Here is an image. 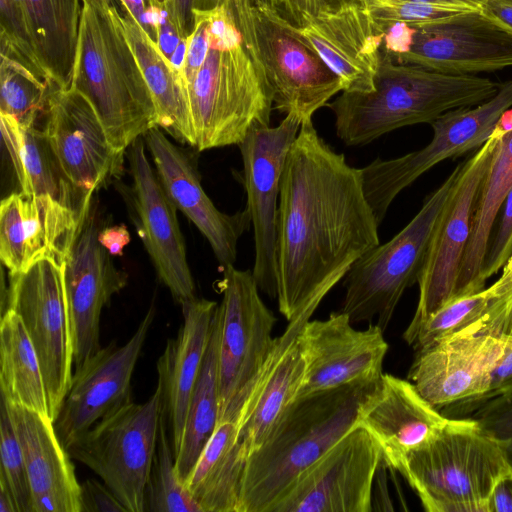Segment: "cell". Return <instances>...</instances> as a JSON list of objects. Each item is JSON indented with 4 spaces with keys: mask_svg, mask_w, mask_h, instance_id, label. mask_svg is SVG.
Wrapping results in <instances>:
<instances>
[{
    "mask_svg": "<svg viewBox=\"0 0 512 512\" xmlns=\"http://www.w3.org/2000/svg\"><path fill=\"white\" fill-rule=\"evenodd\" d=\"M361 169L301 123L280 181L277 305L289 322L316 311L352 265L380 244Z\"/></svg>",
    "mask_w": 512,
    "mask_h": 512,
    "instance_id": "1",
    "label": "cell"
},
{
    "mask_svg": "<svg viewBox=\"0 0 512 512\" xmlns=\"http://www.w3.org/2000/svg\"><path fill=\"white\" fill-rule=\"evenodd\" d=\"M209 49L184 84L195 148L239 145L256 127L270 126L273 92L252 40L242 33L230 2L206 9Z\"/></svg>",
    "mask_w": 512,
    "mask_h": 512,
    "instance_id": "2",
    "label": "cell"
},
{
    "mask_svg": "<svg viewBox=\"0 0 512 512\" xmlns=\"http://www.w3.org/2000/svg\"><path fill=\"white\" fill-rule=\"evenodd\" d=\"M380 379L297 397L248 456L239 512H271L302 473L357 428Z\"/></svg>",
    "mask_w": 512,
    "mask_h": 512,
    "instance_id": "3",
    "label": "cell"
},
{
    "mask_svg": "<svg viewBox=\"0 0 512 512\" xmlns=\"http://www.w3.org/2000/svg\"><path fill=\"white\" fill-rule=\"evenodd\" d=\"M499 88L488 78L399 63L382 49L374 89L342 91L327 106L338 138L347 146H362L396 129L430 124L450 110L481 104Z\"/></svg>",
    "mask_w": 512,
    "mask_h": 512,
    "instance_id": "4",
    "label": "cell"
},
{
    "mask_svg": "<svg viewBox=\"0 0 512 512\" xmlns=\"http://www.w3.org/2000/svg\"><path fill=\"white\" fill-rule=\"evenodd\" d=\"M114 4L113 0H82L70 86L90 100L111 146L124 154L137 138L158 127V117Z\"/></svg>",
    "mask_w": 512,
    "mask_h": 512,
    "instance_id": "5",
    "label": "cell"
},
{
    "mask_svg": "<svg viewBox=\"0 0 512 512\" xmlns=\"http://www.w3.org/2000/svg\"><path fill=\"white\" fill-rule=\"evenodd\" d=\"M509 464L503 443L470 417H450L398 472L427 512H487L493 486Z\"/></svg>",
    "mask_w": 512,
    "mask_h": 512,
    "instance_id": "6",
    "label": "cell"
},
{
    "mask_svg": "<svg viewBox=\"0 0 512 512\" xmlns=\"http://www.w3.org/2000/svg\"><path fill=\"white\" fill-rule=\"evenodd\" d=\"M461 166L462 163L458 164L425 199L400 232L365 253L347 272L340 311L353 324L375 319V324L385 332L403 293L418 281L435 225Z\"/></svg>",
    "mask_w": 512,
    "mask_h": 512,
    "instance_id": "7",
    "label": "cell"
},
{
    "mask_svg": "<svg viewBox=\"0 0 512 512\" xmlns=\"http://www.w3.org/2000/svg\"><path fill=\"white\" fill-rule=\"evenodd\" d=\"M231 5L242 33L255 45L273 92V108L301 123L312 121L317 110L343 91L340 79L278 10L262 0Z\"/></svg>",
    "mask_w": 512,
    "mask_h": 512,
    "instance_id": "8",
    "label": "cell"
},
{
    "mask_svg": "<svg viewBox=\"0 0 512 512\" xmlns=\"http://www.w3.org/2000/svg\"><path fill=\"white\" fill-rule=\"evenodd\" d=\"M160 390L108 413L71 442L69 456L97 474L127 512H144L161 418Z\"/></svg>",
    "mask_w": 512,
    "mask_h": 512,
    "instance_id": "9",
    "label": "cell"
},
{
    "mask_svg": "<svg viewBox=\"0 0 512 512\" xmlns=\"http://www.w3.org/2000/svg\"><path fill=\"white\" fill-rule=\"evenodd\" d=\"M220 282L219 418L236 422L249 386L275 340L277 319L260 296L251 270L229 265Z\"/></svg>",
    "mask_w": 512,
    "mask_h": 512,
    "instance_id": "10",
    "label": "cell"
},
{
    "mask_svg": "<svg viewBox=\"0 0 512 512\" xmlns=\"http://www.w3.org/2000/svg\"><path fill=\"white\" fill-rule=\"evenodd\" d=\"M512 106V80L495 96L471 107L450 110L430 123L431 141L422 149L393 159L376 158L361 168L365 197L380 225L393 200L440 162L479 149Z\"/></svg>",
    "mask_w": 512,
    "mask_h": 512,
    "instance_id": "11",
    "label": "cell"
},
{
    "mask_svg": "<svg viewBox=\"0 0 512 512\" xmlns=\"http://www.w3.org/2000/svg\"><path fill=\"white\" fill-rule=\"evenodd\" d=\"M9 275L6 308L19 315L35 348L54 421L73 377L63 261L44 257Z\"/></svg>",
    "mask_w": 512,
    "mask_h": 512,
    "instance_id": "12",
    "label": "cell"
},
{
    "mask_svg": "<svg viewBox=\"0 0 512 512\" xmlns=\"http://www.w3.org/2000/svg\"><path fill=\"white\" fill-rule=\"evenodd\" d=\"M502 127L462 162L449 197L439 215L418 278L419 298L405 331L415 329L429 315L455 298L463 257L470 239L474 209Z\"/></svg>",
    "mask_w": 512,
    "mask_h": 512,
    "instance_id": "13",
    "label": "cell"
},
{
    "mask_svg": "<svg viewBox=\"0 0 512 512\" xmlns=\"http://www.w3.org/2000/svg\"><path fill=\"white\" fill-rule=\"evenodd\" d=\"M301 127L287 114L276 127H256L238 145L243 162V183L254 232L252 274L260 291L277 297V220L280 181L288 151Z\"/></svg>",
    "mask_w": 512,
    "mask_h": 512,
    "instance_id": "14",
    "label": "cell"
},
{
    "mask_svg": "<svg viewBox=\"0 0 512 512\" xmlns=\"http://www.w3.org/2000/svg\"><path fill=\"white\" fill-rule=\"evenodd\" d=\"M103 226L94 195L63 261L74 370L101 349V311L127 284V274L114 265L112 255L99 242Z\"/></svg>",
    "mask_w": 512,
    "mask_h": 512,
    "instance_id": "15",
    "label": "cell"
},
{
    "mask_svg": "<svg viewBox=\"0 0 512 512\" xmlns=\"http://www.w3.org/2000/svg\"><path fill=\"white\" fill-rule=\"evenodd\" d=\"M380 450L353 429L302 473L271 512H370Z\"/></svg>",
    "mask_w": 512,
    "mask_h": 512,
    "instance_id": "16",
    "label": "cell"
},
{
    "mask_svg": "<svg viewBox=\"0 0 512 512\" xmlns=\"http://www.w3.org/2000/svg\"><path fill=\"white\" fill-rule=\"evenodd\" d=\"M409 52L393 58L450 75L512 67V33L481 9L413 26Z\"/></svg>",
    "mask_w": 512,
    "mask_h": 512,
    "instance_id": "17",
    "label": "cell"
},
{
    "mask_svg": "<svg viewBox=\"0 0 512 512\" xmlns=\"http://www.w3.org/2000/svg\"><path fill=\"white\" fill-rule=\"evenodd\" d=\"M154 316L152 304L124 345L117 346L112 341L74 370L68 393L53 421L65 449L108 413L132 401V374Z\"/></svg>",
    "mask_w": 512,
    "mask_h": 512,
    "instance_id": "18",
    "label": "cell"
},
{
    "mask_svg": "<svg viewBox=\"0 0 512 512\" xmlns=\"http://www.w3.org/2000/svg\"><path fill=\"white\" fill-rule=\"evenodd\" d=\"M143 137L128 147L132 185L124 195L132 221L161 282L180 305L196 298L176 207L152 168Z\"/></svg>",
    "mask_w": 512,
    "mask_h": 512,
    "instance_id": "19",
    "label": "cell"
},
{
    "mask_svg": "<svg viewBox=\"0 0 512 512\" xmlns=\"http://www.w3.org/2000/svg\"><path fill=\"white\" fill-rule=\"evenodd\" d=\"M44 116L47 140L64 174L83 195H94L121 171L124 154L113 149L92 103L78 89H56Z\"/></svg>",
    "mask_w": 512,
    "mask_h": 512,
    "instance_id": "20",
    "label": "cell"
},
{
    "mask_svg": "<svg viewBox=\"0 0 512 512\" xmlns=\"http://www.w3.org/2000/svg\"><path fill=\"white\" fill-rule=\"evenodd\" d=\"M299 341L306 373L298 397L380 379L389 348L378 325L369 324L367 329L358 330L342 311L323 320H308Z\"/></svg>",
    "mask_w": 512,
    "mask_h": 512,
    "instance_id": "21",
    "label": "cell"
},
{
    "mask_svg": "<svg viewBox=\"0 0 512 512\" xmlns=\"http://www.w3.org/2000/svg\"><path fill=\"white\" fill-rule=\"evenodd\" d=\"M507 338L463 332L416 351L408 378L438 409L474 402L488 392Z\"/></svg>",
    "mask_w": 512,
    "mask_h": 512,
    "instance_id": "22",
    "label": "cell"
},
{
    "mask_svg": "<svg viewBox=\"0 0 512 512\" xmlns=\"http://www.w3.org/2000/svg\"><path fill=\"white\" fill-rule=\"evenodd\" d=\"M159 180L176 209L197 227L209 242L221 268L234 265L240 237L251 223L249 211L226 214L205 193L199 173L186 153L153 127L143 136Z\"/></svg>",
    "mask_w": 512,
    "mask_h": 512,
    "instance_id": "23",
    "label": "cell"
},
{
    "mask_svg": "<svg viewBox=\"0 0 512 512\" xmlns=\"http://www.w3.org/2000/svg\"><path fill=\"white\" fill-rule=\"evenodd\" d=\"M289 26L340 79L343 91L370 92L379 66L384 32L361 2L319 11Z\"/></svg>",
    "mask_w": 512,
    "mask_h": 512,
    "instance_id": "24",
    "label": "cell"
},
{
    "mask_svg": "<svg viewBox=\"0 0 512 512\" xmlns=\"http://www.w3.org/2000/svg\"><path fill=\"white\" fill-rule=\"evenodd\" d=\"M449 420L411 381L386 373L361 407L357 427L377 444L382 463L398 471L405 459L432 440Z\"/></svg>",
    "mask_w": 512,
    "mask_h": 512,
    "instance_id": "25",
    "label": "cell"
},
{
    "mask_svg": "<svg viewBox=\"0 0 512 512\" xmlns=\"http://www.w3.org/2000/svg\"><path fill=\"white\" fill-rule=\"evenodd\" d=\"M87 211L80 214L46 195L6 196L0 204V260L9 274L44 257L64 261Z\"/></svg>",
    "mask_w": 512,
    "mask_h": 512,
    "instance_id": "26",
    "label": "cell"
},
{
    "mask_svg": "<svg viewBox=\"0 0 512 512\" xmlns=\"http://www.w3.org/2000/svg\"><path fill=\"white\" fill-rule=\"evenodd\" d=\"M314 312L304 311L288 322L248 388L236 420L238 443L246 460L299 395L306 373L299 334Z\"/></svg>",
    "mask_w": 512,
    "mask_h": 512,
    "instance_id": "27",
    "label": "cell"
},
{
    "mask_svg": "<svg viewBox=\"0 0 512 512\" xmlns=\"http://www.w3.org/2000/svg\"><path fill=\"white\" fill-rule=\"evenodd\" d=\"M215 301L195 298L181 304L183 322L157 361L162 416L174 456L181 446L191 394L210 337Z\"/></svg>",
    "mask_w": 512,
    "mask_h": 512,
    "instance_id": "28",
    "label": "cell"
},
{
    "mask_svg": "<svg viewBox=\"0 0 512 512\" xmlns=\"http://www.w3.org/2000/svg\"><path fill=\"white\" fill-rule=\"evenodd\" d=\"M5 402L23 450L34 512H81L80 483L51 418Z\"/></svg>",
    "mask_w": 512,
    "mask_h": 512,
    "instance_id": "29",
    "label": "cell"
},
{
    "mask_svg": "<svg viewBox=\"0 0 512 512\" xmlns=\"http://www.w3.org/2000/svg\"><path fill=\"white\" fill-rule=\"evenodd\" d=\"M114 4L116 18L135 55L151 93L158 127L173 138L195 147V134L180 72L133 16Z\"/></svg>",
    "mask_w": 512,
    "mask_h": 512,
    "instance_id": "30",
    "label": "cell"
},
{
    "mask_svg": "<svg viewBox=\"0 0 512 512\" xmlns=\"http://www.w3.org/2000/svg\"><path fill=\"white\" fill-rule=\"evenodd\" d=\"M3 142L20 191L46 195L82 214L93 196L78 191L64 174L43 130L0 115Z\"/></svg>",
    "mask_w": 512,
    "mask_h": 512,
    "instance_id": "31",
    "label": "cell"
},
{
    "mask_svg": "<svg viewBox=\"0 0 512 512\" xmlns=\"http://www.w3.org/2000/svg\"><path fill=\"white\" fill-rule=\"evenodd\" d=\"M500 125L502 130L478 193L455 298L486 288L480 278L486 248L501 205L512 188V126Z\"/></svg>",
    "mask_w": 512,
    "mask_h": 512,
    "instance_id": "32",
    "label": "cell"
},
{
    "mask_svg": "<svg viewBox=\"0 0 512 512\" xmlns=\"http://www.w3.org/2000/svg\"><path fill=\"white\" fill-rule=\"evenodd\" d=\"M237 436L236 422L219 423L185 483L202 512H239L246 458Z\"/></svg>",
    "mask_w": 512,
    "mask_h": 512,
    "instance_id": "33",
    "label": "cell"
},
{
    "mask_svg": "<svg viewBox=\"0 0 512 512\" xmlns=\"http://www.w3.org/2000/svg\"><path fill=\"white\" fill-rule=\"evenodd\" d=\"M34 52L59 89L70 87L82 0H21Z\"/></svg>",
    "mask_w": 512,
    "mask_h": 512,
    "instance_id": "34",
    "label": "cell"
},
{
    "mask_svg": "<svg viewBox=\"0 0 512 512\" xmlns=\"http://www.w3.org/2000/svg\"><path fill=\"white\" fill-rule=\"evenodd\" d=\"M0 387L8 403L49 416L35 348L21 318L9 308L2 310L0 323Z\"/></svg>",
    "mask_w": 512,
    "mask_h": 512,
    "instance_id": "35",
    "label": "cell"
},
{
    "mask_svg": "<svg viewBox=\"0 0 512 512\" xmlns=\"http://www.w3.org/2000/svg\"><path fill=\"white\" fill-rule=\"evenodd\" d=\"M219 333L217 305L207 348L191 394L181 446L175 457L176 471L184 485L218 425Z\"/></svg>",
    "mask_w": 512,
    "mask_h": 512,
    "instance_id": "36",
    "label": "cell"
},
{
    "mask_svg": "<svg viewBox=\"0 0 512 512\" xmlns=\"http://www.w3.org/2000/svg\"><path fill=\"white\" fill-rule=\"evenodd\" d=\"M0 56V115L21 126H34L59 88L36 66L6 52Z\"/></svg>",
    "mask_w": 512,
    "mask_h": 512,
    "instance_id": "37",
    "label": "cell"
},
{
    "mask_svg": "<svg viewBox=\"0 0 512 512\" xmlns=\"http://www.w3.org/2000/svg\"><path fill=\"white\" fill-rule=\"evenodd\" d=\"M145 511L202 512L178 477L175 456L162 413L156 451L146 490Z\"/></svg>",
    "mask_w": 512,
    "mask_h": 512,
    "instance_id": "38",
    "label": "cell"
},
{
    "mask_svg": "<svg viewBox=\"0 0 512 512\" xmlns=\"http://www.w3.org/2000/svg\"><path fill=\"white\" fill-rule=\"evenodd\" d=\"M489 288L457 297L437 309L415 329L403 333L415 351L461 333L480 318L489 300Z\"/></svg>",
    "mask_w": 512,
    "mask_h": 512,
    "instance_id": "39",
    "label": "cell"
},
{
    "mask_svg": "<svg viewBox=\"0 0 512 512\" xmlns=\"http://www.w3.org/2000/svg\"><path fill=\"white\" fill-rule=\"evenodd\" d=\"M0 476L9 485L18 512H34L30 483L23 450L15 432L6 402L0 404Z\"/></svg>",
    "mask_w": 512,
    "mask_h": 512,
    "instance_id": "40",
    "label": "cell"
},
{
    "mask_svg": "<svg viewBox=\"0 0 512 512\" xmlns=\"http://www.w3.org/2000/svg\"><path fill=\"white\" fill-rule=\"evenodd\" d=\"M448 417H470L496 436L504 445L512 467V388L474 403L443 408Z\"/></svg>",
    "mask_w": 512,
    "mask_h": 512,
    "instance_id": "41",
    "label": "cell"
},
{
    "mask_svg": "<svg viewBox=\"0 0 512 512\" xmlns=\"http://www.w3.org/2000/svg\"><path fill=\"white\" fill-rule=\"evenodd\" d=\"M487 306L478 320L463 332L489 333L512 339V256L489 287Z\"/></svg>",
    "mask_w": 512,
    "mask_h": 512,
    "instance_id": "42",
    "label": "cell"
},
{
    "mask_svg": "<svg viewBox=\"0 0 512 512\" xmlns=\"http://www.w3.org/2000/svg\"><path fill=\"white\" fill-rule=\"evenodd\" d=\"M374 22L382 29L385 25L401 21L416 26L447 18L468 9L436 5L409 0H359Z\"/></svg>",
    "mask_w": 512,
    "mask_h": 512,
    "instance_id": "43",
    "label": "cell"
},
{
    "mask_svg": "<svg viewBox=\"0 0 512 512\" xmlns=\"http://www.w3.org/2000/svg\"><path fill=\"white\" fill-rule=\"evenodd\" d=\"M495 224L482 265L480 278L483 284L501 271L512 256V188L501 205Z\"/></svg>",
    "mask_w": 512,
    "mask_h": 512,
    "instance_id": "44",
    "label": "cell"
},
{
    "mask_svg": "<svg viewBox=\"0 0 512 512\" xmlns=\"http://www.w3.org/2000/svg\"><path fill=\"white\" fill-rule=\"evenodd\" d=\"M205 10H195L193 12V28L187 38L185 60L180 70L184 84L193 78L204 63L208 53L209 34Z\"/></svg>",
    "mask_w": 512,
    "mask_h": 512,
    "instance_id": "45",
    "label": "cell"
},
{
    "mask_svg": "<svg viewBox=\"0 0 512 512\" xmlns=\"http://www.w3.org/2000/svg\"><path fill=\"white\" fill-rule=\"evenodd\" d=\"M223 2L222 0H153L167 15L181 39H187L193 28V12L205 10Z\"/></svg>",
    "mask_w": 512,
    "mask_h": 512,
    "instance_id": "46",
    "label": "cell"
},
{
    "mask_svg": "<svg viewBox=\"0 0 512 512\" xmlns=\"http://www.w3.org/2000/svg\"><path fill=\"white\" fill-rule=\"evenodd\" d=\"M81 512H127L113 492L96 479L80 484Z\"/></svg>",
    "mask_w": 512,
    "mask_h": 512,
    "instance_id": "47",
    "label": "cell"
},
{
    "mask_svg": "<svg viewBox=\"0 0 512 512\" xmlns=\"http://www.w3.org/2000/svg\"><path fill=\"white\" fill-rule=\"evenodd\" d=\"M382 49L392 58L403 55L411 49L413 44L415 28L401 21L385 25Z\"/></svg>",
    "mask_w": 512,
    "mask_h": 512,
    "instance_id": "48",
    "label": "cell"
},
{
    "mask_svg": "<svg viewBox=\"0 0 512 512\" xmlns=\"http://www.w3.org/2000/svg\"><path fill=\"white\" fill-rule=\"evenodd\" d=\"M510 388H512V339L507 338L504 351L491 372L488 392L477 401L490 398Z\"/></svg>",
    "mask_w": 512,
    "mask_h": 512,
    "instance_id": "49",
    "label": "cell"
},
{
    "mask_svg": "<svg viewBox=\"0 0 512 512\" xmlns=\"http://www.w3.org/2000/svg\"><path fill=\"white\" fill-rule=\"evenodd\" d=\"M487 512H512V467L496 481L490 493Z\"/></svg>",
    "mask_w": 512,
    "mask_h": 512,
    "instance_id": "50",
    "label": "cell"
},
{
    "mask_svg": "<svg viewBox=\"0 0 512 512\" xmlns=\"http://www.w3.org/2000/svg\"><path fill=\"white\" fill-rule=\"evenodd\" d=\"M101 245L112 255L121 256L130 242V234L124 224L103 226L98 235Z\"/></svg>",
    "mask_w": 512,
    "mask_h": 512,
    "instance_id": "51",
    "label": "cell"
},
{
    "mask_svg": "<svg viewBox=\"0 0 512 512\" xmlns=\"http://www.w3.org/2000/svg\"><path fill=\"white\" fill-rule=\"evenodd\" d=\"M121 7L125 8L147 34L157 42V33L151 22L149 5L146 0H118Z\"/></svg>",
    "mask_w": 512,
    "mask_h": 512,
    "instance_id": "52",
    "label": "cell"
},
{
    "mask_svg": "<svg viewBox=\"0 0 512 512\" xmlns=\"http://www.w3.org/2000/svg\"><path fill=\"white\" fill-rule=\"evenodd\" d=\"M481 10L512 33V0H487Z\"/></svg>",
    "mask_w": 512,
    "mask_h": 512,
    "instance_id": "53",
    "label": "cell"
},
{
    "mask_svg": "<svg viewBox=\"0 0 512 512\" xmlns=\"http://www.w3.org/2000/svg\"><path fill=\"white\" fill-rule=\"evenodd\" d=\"M0 512H18L13 492L2 476H0Z\"/></svg>",
    "mask_w": 512,
    "mask_h": 512,
    "instance_id": "54",
    "label": "cell"
},
{
    "mask_svg": "<svg viewBox=\"0 0 512 512\" xmlns=\"http://www.w3.org/2000/svg\"><path fill=\"white\" fill-rule=\"evenodd\" d=\"M319 11L335 12L359 0H317Z\"/></svg>",
    "mask_w": 512,
    "mask_h": 512,
    "instance_id": "55",
    "label": "cell"
},
{
    "mask_svg": "<svg viewBox=\"0 0 512 512\" xmlns=\"http://www.w3.org/2000/svg\"><path fill=\"white\" fill-rule=\"evenodd\" d=\"M283 14L285 0H262Z\"/></svg>",
    "mask_w": 512,
    "mask_h": 512,
    "instance_id": "56",
    "label": "cell"
},
{
    "mask_svg": "<svg viewBox=\"0 0 512 512\" xmlns=\"http://www.w3.org/2000/svg\"><path fill=\"white\" fill-rule=\"evenodd\" d=\"M222 1H227V2H230V3H234V2H237V1H240V0H222Z\"/></svg>",
    "mask_w": 512,
    "mask_h": 512,
    "instance_id": "57",
    "label": "cell"
},
{
    "mask_svg": "<svg viewBox=\"0 0 512 512\" xmlns=\"http://www.w3.org/2000/svg\"><path fill=\"white\" fill-rule=\"evenodd\" d=\"M147 4L148 5H152L153 4V0H146Z\"/></svg>",
    "mask_w": 512,
    "mask_h": 512,
    "instance_id": "58",
    "label": "cell"
},
{
    "mask_svg": "<svg viewBox=\"0 0 512 512\" xmlns=\"http://www.w3.org/2000/svg\"><path fill=\"white\" fill-rule=\"evenodd\" d=\"M109 1H111V0H109Z\"/></svg>",
    "mask_w": 512,
    "mask_h": 512,
    "instance_id": "59",
    "label": "cell"
}]
</instances>
